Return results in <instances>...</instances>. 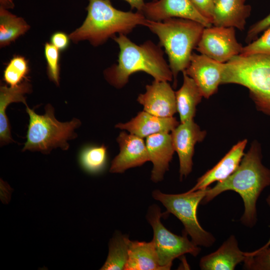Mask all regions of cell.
<instances>
[{
	"label": "cell",
	"mask_w": 270,
	"mask_h": 270,
	"mask_svg": "<svg viewBox=\"0 0 270 270\" xmlns=\"http://www.w3.org/2000/svg\"><path fill=\"white\" fill-rule=\"evenodd\" d=\"M60 50L52 44L46 42L44 54L47 64V73L50 80L57 86L60 84Z\"/></svg>",
	"instance_id": "cell-28"
},
{
	"label": "cell",
	"mask_w": 270,
	"mask_h": 270,
	"mask_svg": "<svg viewBox=\"0 0 270 270\" xmlns=\"http://www.w3.org/2000/svg\"><path fill=\"white\" fill-rule=\"evenodd\" d=\"M119 154L112 162L110 172L122 173L126 170L139 166L150 161V156L142 138L122 132L116 138Z\"/></svg>",
	"instance_id": "cell-14"
},
{
	"label": "cell",
	"mask_w": 270,
	"mask_h": 270,
	"mask_svg": "<svg viewBox=\"0 0 270 270\" xmlns=\"http://www.w3.org/2000/svg\"><path fill=\"white\" fill-rule=\"evenodd\" d=\"M69 35L62 32H56L52 34L50 38V44L60 51L66 50L70 45Z\"/></svg>",
	"instance_id": "cell-32"
},
{
	"label": "cell",
	"mask_w": 270,
	"mask_h": 270,
	"mask_svg": "<svg viewBox=\"0 0 270 270\" xmlns=\"http://www.w3.org/2000/svg\"><path fill=\"white\" fill-rule=\"evenodd\" d=\"M164 214L160 208L156 204L148 210L146 218L152 228L154 243L160 265L166 270L170 269L173 260L186 254L196 256L200 249L190 241L186 234L184 236L176 235L168 230L160 222Z\"/></svg>",
	"instance_id": "cell-8"
},
{
	"label": "cell",
	"mask_w": 270,
	"mask_h": 270,
	"mask_svg": "<svg viewBox=\"0 0 270 270\" xmlns=\"http://www.w3.org/2000/svg\"><path fill=\"white\" fill-rule=\"evenodd\" d=\"M247 140H244L234 145L229 152L211 169L199 178L195 186L188 191L207 188L215 182L224 180L238 167L244 154Z\"/></svg>",
	"instance_id": "cell-16"
},
{
	"label": "cell",
	"mask_w": 270,
	"mask_h": 270,
	"mask_svg": "<svg viewBox=\"0 0 270 270\" xmlns=\"http://www.w3.org/2000/svg\"><path fill=\"white\" fill-rule=\"evenodd\" d=\"M29 66L22 56H14L6 66L4 71V80L10 86H15L24 80L29 72Z\"/></svg>",
	"instance_id": "cell-26"
},
{
	"label": "cell",
	"mask_w": 270,
	"mask_h": 270,
	"mask_svg": "<svg viewBox=\"0 0 270 270\" xmlns=\"http://www.w3.org/2000/svg\"><path fill=\"white\" fill-rule=\"evenodd\" d=\"M224 64L192 52L190 64L184 71L194 81L203 97L208 98L222 84Z\"/></svg>",
	"instance_id": "cell-12"
},
{
	"label": "cell",
	"mask_w": 270,
	"mask_h": 270,
	"mask_svg": "<svg viewBox=\"0 0 270 270\" xmlns=\"http://www.w3.org/2000/svg\"><path fill=\"white\" fill-rule=\"evenodd\" d=\"M234 84L250 91L256 107L270 116V55H238L224 64L222 84Z\"/></svg>",
	"instance_id": "cell-5"
},
{
	"label": "cell",
	"mask_w": 270,
	"mask_h": 270,
	"mask_svg": "<svg viewBox=\"0 0 270 270\" xmlns=\"http://www.w3.org/2000/svg\"><path fill=\"white\" fill-rule=\"evenodd\" d=\"M142 14L146 19L153 21L176 18L198 22L205 28L212 26L198 12L192 0H154L145 4Z\"/></svg>",
	"instance_id": "cell-11"
},
{
	"label": "cell",
	"mask_w": 270,
	"mask_h": 270,
	"mask_svg": "<svg viewBox=\"0 0 270 270\" xmlns=\"http://www.w3.org/2000/svg\"><path fill=\"white\" fill-rule=\"evenodd\" d=\"M243 47L236 38L234 28L212 26L204 28L196 49L200 54L224 64L240 54Z\"/></svg>",
	"instance_id": "cell-9"
},
{
	"label": "cell",
	"mask_w": 270,
	"mask_h": 270,
	"mask_svg": "<svg viewBox=\"0 0 270 270\" xmlns=\"http://www.w3.org/2000/svg\"><path fill=\"white\" fill-rule=\"evenodd\" d=\"M262 54L270 55V26L264 33L248 45L243 47L241 56Z\"/></svg>",
	"instance_id": "cell-29"
},
{
	"label": "cell",
	"mask_w": 270,
	"mask_h": 270,
	"mask_svg": "<svg viewBox=\"0 0 270 270\" xmlns=\"http://www.w3.org/2000/svg\"><path fill=\"white\" fill-rule=\"evenodd\" d=\"M112 38L118 44L120 52L118 64L104 72L110 84L122 88L128 83L130 76L138 72H145L156 80H172L173 75L160 46L151 40L138 45L124 34L115 36Z\"/></svg>",
	"instance_id": "cell-2"
},
{
	"label": "cell",
	"mask_w": 270,
	"mask_h": 270,
	"mask_svg": "<svg viewBox=\"0 0 270 270\" xmlns=\"http://www.w3.org/2000/svg\"><path fill=\"white\" fill-rule=\"evenodd\" d=\"M30 26L21 17L17 16L8 10L0 8V46L10 45L24 34Z\"/></svg>",
	"instance_id": "cell-23"
},
{
	"label": "cell",
	"mask_w": 270,
	"mask_h": 270,
	"mask_svg": "<svg viewBox=\"0 0 270 270\" xmlns=\"http://www.w3.org/2000/svg\"><path fill=\"white\" fill-rule=\"evenodd\" d=\"M128 2L132 9L135 8L137 10V12L142 13L144 6H145V2L144 0H124Z\"/></svg>",
	"instance_id": "cell-33"
},
{
	"label": "cell",
	"mask_w": 270,
	"mask_h": 270,
	"mask_svg": "<svg viewBox=\"0 0 270 270\" xmlns=\"http://www.w3.org/2000/svg\"><path fill=\"white\" fill-rule=\"evenodd\" d=\"M244 1H246V0H244Z\"/></svg>",
	"instance_id": "cell-36"
},
{
	"label": "cell",
	"mask_w": 270,
	"mask_h": 270,
	"mask_svg": "<svg viewBox=\"0 0 270 270\" xmlns=\"http://www.w3.org/2000/svg\"><path fill=\"white\" fill-rule=\"evenodd\" d=\"M270 26V13L262 19L252 25L249 28L246 36V42L250 43L256 40L258 34Z\"/></svg>",
	"instance_id": "cell-30"
},
{
	"label": "cell",
	"mask_w": 270,
	"mask_h": 270,
	"mask_svg": "<svg viewBox=\"0 0 270 270\" xmlns=\"http://www.w3.org/2000/svg\"><path fill=\"white\" fill-rule=\"evenodd\" d=\"M32 91L30 83L25 80L18 85L8 87L0 86V143L2 146L14 142L10 133V125L6 114V109L12 102H20L27 106L24 95Z\"/></svg>",
	"instance_id": "cell-20"
},
{
	"label": "cell",
	"mask_w": 270,
	"mask_h": 270,
	"mask_svg": "<svg viewBox=\"0 0 270 270\" xmlns=\"http://www.w3.org/2000/svg\"><path fill=\"white\" fill-rule=\"evenodd\" d=\"M260 144L254 142L244 154L238 168L228 178L208 187L202 204H206L221 193L233 190L242 197L244 210L240 218L244 225L252 228L257 220L256 202L262 190L270 186V169L262 162Z\"/></svg>",
	"instance_id": "cell-1"
},
{
	"label": "cell",
	"mask_w": 270,
	"mask_h": 270,
	"mask_svg": "<svg viewBox=\"0 0 270 270\" xmlns=\"http://www.w3.org/2000/svg\"><path fill=\"white\" fill-rule=\"evenodd\" d=\"M244 2V0H215L212 26L244 30L252 11L251 6Z\"/></svg>",
	"instance_id": "cell-19"
},
{
	"label": "cell",
	"mask_w": 270,
	"mask_h": 270,
	"mask_svg": "<svg viewBox=\"0 0 270 270\" xmlns=\"http://www.w3.org/2000/svg\"><path fill=\"white\" fill-rule=\"evenodd\" d=\"M183 83L175 92L177 112L180 122L192 120L195 116L196 107L203 97L194 81L183 71Z\"/></svg>",
	"instance_id": "cell-22"
},
{
	"label": "cell",
	"mask_w": 270,
	"mask_h": 270,
	"mask_svg": "<svg viewBox=\"0 0 270 270\" xmlns=\"http://www.w3.org/2000/svg\"><path fill=\"white\" fill-rule=\"evenodd\" d=\"M246 258L236 236L232 235L216 250L202 257L199 266L202 270H233Z\"/></svg>",
	"instance_id": "cell-18"
},
{
	"label": "cell",
	"mask_w": 270,
	"mask_h": 270,
	"mask_svg": "<svg viewBox=\"0 0 270 270\" xmlns=\"http://www.w3.org/2000/svg\"><path fill=\"white\" fill-rule=\"evenodd\" d=\"M87 16L80 26L69 36L74 42L87 40L94 46L116 34H127L136 26H144L146 18L141 12L118 10L110 0H88Z\"/></svg>",
	"instance_id": "cell-3"
},
{
	"label": "cell",
	"mask_w": 270,
	"mask_h": 270,
	"mask_svg": "<svg viewBox=\"0 0 270 270\" xmlns=\"http://www.w3.org/2000/svg\"><path fill=\"white\" fill-rule=\"evenodd\" d=\"M130 240L127 236L116 234L110 242L108 258L100 270H124L128 260Z\"/></svg>",
	"instance_id": "cell-24"
},
{
	"label": "cell",
	"mask_w": 270,
	"mask_h": 270,
	"mask_svg": "<svg viewBox=\"0 0 270 270\" xmlns=\"http://www.w3.org/2000/svg\"><path fill=\"white\" fill-rule=\"evenodd\" d=\"M144 26L158 36V45L164 48L176 86L177 76L188 67L192 50L196 48L205 27L198 22L176 18L160 22L146 19Z\"/></svg>",
	"instance_id": "cell-4"
},
{
	"label": "cell",
	"mask_w": 270,
	"mask_h": 270,
	"mask_svg": "<svg viewBox=\"0 0 270 270\" xmlns=\"http://www.w3.org/2000/svg\"><path fill=\"white\" fill-rule=\"evenodd\" d=\"M172 138L180 162V180L192 172L194 148L197 142L204 140L206 132L201 130L194 119L180 122L172 131Z\"/></svg>",
	"instance_id": "cell-10"
},
{
	"label": "cell",
	"mask_w": 270,
	"mask_h": 270,
	"mask_svg": "<svg viewBox=\"0 0 270 270\" xmlns=\"http://www.w3.org/2000/svg\"><path fill=\"white\" fill-rule=\"evenodd\" d=\"M146 144L150 161L153 164L151 180L154 182H160L168 170L175 152L171 134L162 132L152 134L146 137Z\"/></svg>",
	"instance_id": "cell-15"
},
{
	"label": "cell",
	"mask_w": 270,
	"mask_h": 270,
	"mask_svg": "<svg viewBox=\"0 0 270 270\" xmlns=\"http://www.w3.org/2000/svg\"><path fill=\"white\" fill-rule=\"evenodd\" d=\"M266 202L268 204V206L270 207V194L267 196L266 198ZM270 246V238L268 241V242L264 246L261 247L260 248H264Z\"/></svg>",
	"instance_id": "cell-35"
},
{
	"label": "cell",
	"mask_w": 270,
	"mask_h": 270,
	"mask_svg": "<svg viewBox=\"0 0 270 270\" xmlns=\"http://www.w3.org/2000/svg\"><path fill=\"white\" fill-rule=\"evenodd\" d=\"M124 270H166L160 265L156 248L150 242L130 240Z\"/></svg>",
	"instance_id": "cell-21"
},
{
	"label": "cell",
	"mask_w": 270,
	"mask_h": 270,
	"mask_svg": "<svg viewBox=\"0 0 270 270\" xmlns=\"http://www.w3.org/2000/svg\"><path fill=\"white\" fill-rule=\"evenodd\" d=\"M138 102L144 110L163 118L172 117L177 112L175 92L166 81L154 80L146 86V92L140 94Z\"/></svg>",
	"instance_id": "cell-13"
},
{
	"label": "cell",
	"mask_w": 270,
	"mask_h": 270,
	"mask_svg": "<svg viewBox=\"0 0 270 270\" xmlns=\"http://www.w3.org/2000/svg\"><path fill=\"white\" fill-rule=\"evenodd\" d=\"M178 124V122L174 116L160 117L143 110L130 121L118 123L115 127L144 138L159 132H169Z\"/></svg>",
	"instance_id": "cell-17"
},
{
	"label": "cell",
	"mask_w": 270,
	"mask_h": 270,
	"mask_svg": "<svg viewBox=\"0 0 270 270\" xmlns=\"http://www.w3.org/2000/svg\"><path fill=\"white\" fill-rule=\"evenodd\" d=\"M14 7L12 0H0V8L6 10L13 8Z\"/></svg>",
	"instance_id": "cell-34"
},
{
	"label": "cell",
	"mask_w": 270,
	"mask_h": 270,
	"mask_svg": "<svg viewBox=\"0 0 270 270\" xmlns=\"http://www.w3.org/2000/svg\"><path fill=\"white\" fill-rule=\"evenodd\" d=\"M29 116L26 140L22 152H40L49 154L52 149H68V141L77 137L74 130L81 125L80 120L74 118L70 121L60 122L54 116V108L50 104L45 107V113L38 114L26 106Z\"/></svg>",
	"instance_id": "cell-6"
},
{
	"label": "cell",
	"mask_w": 270,
	"mask_h": 270,
	"mask_svg": "<svg viewBox=\"0 0 270 270\" xmlns=\"http://www.w3.org/2000/svg\"><path fill=\"white\" fill-rule=\"evenodd\" d=\"M208 187L180 194H166L160 190L152 193V197L160 202L166 208L168 213L174 215L182 223L186 234L191 237L196 246L210 247L216 239L210 232L205 230L197 218V208L206 195Z\"/></svg>",
	"instance_id": "cell-7"
},
{
	"label": "cell",
	"mask_w": 270,
	"mask_h": 270,
	"mask_svg": "<svg viewBox=\"0 0 270 270\" xmlns=\"http://www.w3.org/2000/svg\"><path fill=\"white\" fill-rule=\"evenodd\" d=\"M246 258L244 268L250 270H270V248H258L252 252H245Z\"/></svg>",
	"instance_id": "cell-27"
},
{
	"label": "cell",
	"mask_w": 270,
	"mask_h": 270,
	"mask_svg": "<svg viewBox=\"0 0 270 270\" xmlns=\"http://www.w3.org/2000/svg\"><path fill=\"white\" fill-rule=\"evenodd\" d=\"M78 160L81 167L86 172L91 174H98L106 166L107 148L104 145L86 146L80 152Z\"/></svg>",
	"instance_id": "cell-25"
},
{
	"label": "cell",
	"mask_w": 270,
	"mask_h": 270,
	"mask_svg": "<svg viewBox=\"0 0 270 270\" xmlns=\"http://www.w3.org/2000/svg\"><path fill=\"white\" fill-rule=\"evenodd\" d=\"M192 1L198 12L212 24L215 0H192Z\"/></svg>",
	"instance_id": "cell-31"
}]
</instances>
